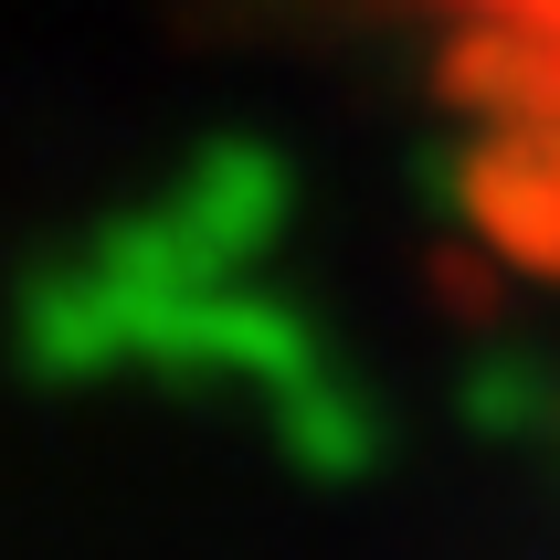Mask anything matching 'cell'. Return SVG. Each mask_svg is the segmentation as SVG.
Wrapping results in <instances>:
<instances>
[{"label": "cell", "instance_id": "cell-1", "mask_svg": "<svg viewBox=\"0 0 560 560\" xmlns=\"http://www.w3.org/2000/svg\"><path fill=\"white\" fill-rule=\"evenodd\" d=\"M498 11H518V22H560V0H498Z\"/></svg>", "mask_w": 560, "mask_h": 560}]
</instances>
